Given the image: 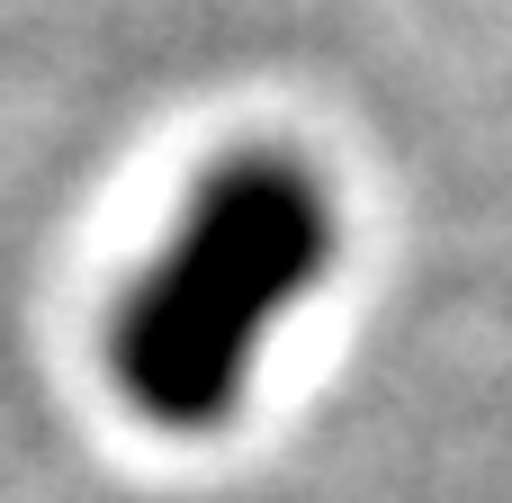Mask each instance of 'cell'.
Masks as SVG:
<instances>
[{"label":"cell","mask_w":512,"mask_h":503,"mask_svg":"<svg viewBox=\"0 0 512 503\" xmlns=\"http://www.w3.org/2000/svg\"><path fill=\"white\" fill-rule=\"evenodd\" d=\"M342 216L297 153H234L198 180L171 243L108 315V378L153 432L234 423L261 342L333 270Z\"/></svg>","instance_id":"6da1fadb"}]
</instances>
